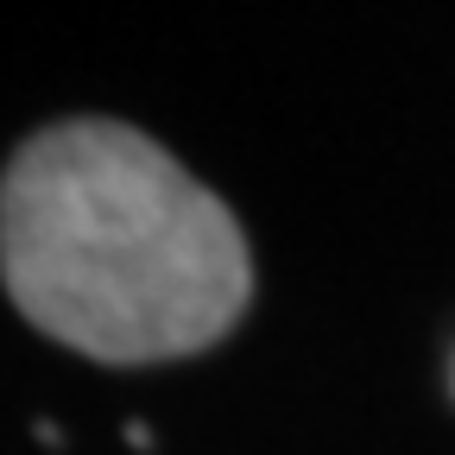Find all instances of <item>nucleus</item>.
Listing matches in <instances>:
<instances>
[{
	"mask_svg": "<svg viewBox=\"0 0 455 455\" xmlns=\"http://www.w3.org/2000/svg\"><path fill=\"white\" fill-rule=\"evenodd\" d=\"M0 272L20 316L89 361L196 355L253 291L228 203L121 121H64L13 152Z\"/></svg>",
	"mask_w": 455,
	"mask_h": 455,
	"instance_id": "nucleus-1",
	"label": "nucleus"
}]
</instances>
